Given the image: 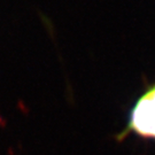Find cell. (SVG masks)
I'll return each instance as SVG.
<instances>
[{
	"mask_svg": "<svg viewBox=\"0 0 155 155\" xmlns=\"http://www.w3.org/2000/svg\"><path fill=\"white\" fill-rule=\"evenodd\" d=\"M130 135L155 140V83L149 84L131 106L126 125L117 139L123 140Z\"/></svg>",
	"mask_w": 155,
	"mask_h": 155,
	"instance_id": "6da1fadb",
	"label": "cell"
}]
</instances>
